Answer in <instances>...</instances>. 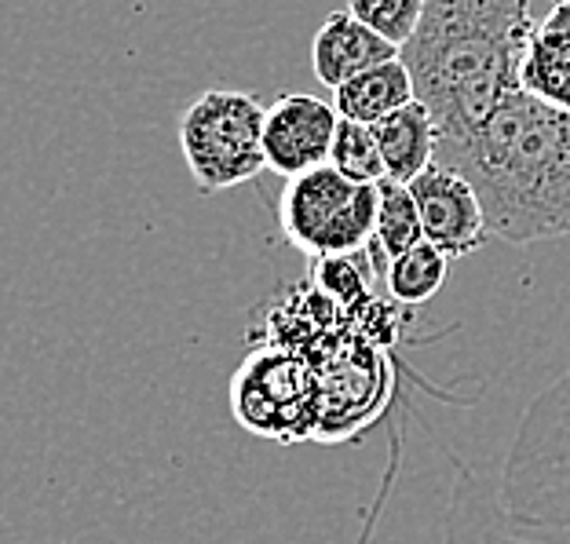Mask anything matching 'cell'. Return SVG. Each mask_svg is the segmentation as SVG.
I'll use <instances>...</instances> for the list:
<instances>
[{
  "label": "cell",
  "instance_id": "cell-13",
  "mask_svg": "<svg viewBox=\"0 0 570 544\" xmlns=\"http://www.w3.org/2000/svg\"><path fill=\"white\" fill-rule=\"evenodd\" d=\"M421 241H424L421 212H417V201H413L410 187L395 184V179H381L377 184V230H373L370 253L384 256V264H387Z\"/></svg>",
  "mask_w": 570,
  "mask_h": 544
},
{
  "label": "cell",
  "instance_id": "cell-5",
  "mask_svg": "<svg viewBox=\"0 0 570 544\" xmlns=\"http://www.w3.org/2000/svg\"><path fill=\"white\" fill-rule=\"evenodd\" d=\"M410 194L417 201L424 241L435 245L450 260H461V256L483 249L487 238H494L475 187L453 168L439 161L428 165L410 184Z\"/></svg>",
  "mask_w": 570,
  "mask_h": 544
},
{
  "label": "cell",
  "instance_id": "cell-15",
  "mask_svg": "<svg viewBox=\"0 0 570 544\" xmlns=\"http://www.w3.org/2000/svg\"><path fill=\"white\" fill-rule=\"evenodd\" d=\"M330 165L344 179H352V184H358V187H377L381 179H387L373 128L370 125L344 121V118H341V125H336V139H333V150H330Z\"/></svg>",
  "mask_w": 570,
  "mask_h": 544
},
{
  "label": "cell",
  "instance_id": "cell-8",
  "mask_svg": "<svg viewBox=\"0 0 570 544\" xmlns=\"http://www.w3.org/2000/svg\"><path fill=\"white\" fill-rule=\"evenodd\" d=\"M515 81L530 99L570 113V0H552L549 16L534 22Z\"/></svg>",
  "mask_w": 570,
  "mask_h": 544
},
{
  "label": "cell",
  "instance_id": "cell-16",
  "mask_svg": "<svg viewBox=\"0 0 570 544\" xmlns=\"http://www.w3.org/2000/svg\"><path fill=\"white\" fill-rule=\"evenodd\" d=\"M347 11H352L362 26H370L377 37H384L387 44H395L403 51V44L421 26L424 0H347Z\"/></svg>",
  "mask_w": 570,
  "mask_h": 544
},
{
  "label": "cell",
  "instance_id": "cell-10",
  "mask_svg": "<svg viewBox=\"0 0 570 544\" xmlns=\"http://www.w3.org/2000/svg\"><path fill=\"white\" fill-rule=\"evenodd\" d=\"M439 544H541V541L515 534L498 504V486L487 475L469 468V464H461L458 478L450 486Z\"/></svg>",
  "mask_w": 570,
  "mask_h": 544
},
{
  "label": "cell",
  "instance_id": "cell-6",
  "mask_svg": "<svg viewBox=\"0 0 570 544\" xmlns=\"http://www.w3.org/2000/svg\"><path fill=\"white\" fill-rule=\"evenodd\" d=\"M336 125H341V113H336L333 102L307 96V92L278 96L267 107V118H264L267 172L293 179V176L311 172V168L330 165Z\"/></svg>",
  "mask_w": 570,
  "mask_h": 544
},
{
  "label": "cell",
  "instance_id": "cell-12",
  "mask_svg": "<svg viewBox=\"0 0 570 544\" xmlns=\"http://www.w3.org/2000/svg\"><path fill=\"white\" fill-rule=\"evenodd\" d=\"M413 99H417V92H413V77L403 59L381 62V67H373L366 73L352 77V81H344L341 88H333L336 113H341L344 121L370 125V128L384 121L387 113L403 110Z\"/></svg>",
  "mask_w": 570,
  "mask_h": 544
},
{
  "label": "cell",
  "instance_id": "cell-11",
  "mask_svg": "<svg viewBox=\"0 0 570 544\" xmlns=\"http://www.w3.org/2000/svg\"><path fill=\"white\" fill-rule=\"evenodd\" d=\"M373 136H377V147H381L384 176L395 179V184L410 187L428 165H435L439 132H435L432 113H428V107L417 99L373 125Z\"/></svg>",
  "mask_w": 570,
  "mask_h": 544
},
{
  "label": "cell",
  "instance_id": "cell-2",
  "mask_svg": "<svg viewBox=\"0 0 570 544\" xmlns=\"http://www.w3.org/2000/svg\"><path fill=\"white\" fill-rule=\"evenodd\" d=\"M534 22L530 0H424L417 33L399 59L432 113L439 150L469 139L520 88L515 70Z\"/></svg>",
  "mask_w": 570,
  "mask_h": 544
},
{
  "label": "cell",
  "instance_id": "cell-4",
  "mask_svg": "<svg viewBox=\"0 0 570 544\" xmlns=\"http://www.w3.org/2000/svg\"><path fill=\"white\" fill-rule=\"evenodd\" d=\"M264 118L267 107L242 88H209L184 107L176 136L194 187L224 194L267 172Z\"/></svg>",
  "mask_w": 570,
  "mask_h": 544
},
{
  "label": "cell",
  "instance_id": "cell-1",
  "mask_svg": "<svg viewBox=\"0 0 570 544\" xmlns=\"http://www.w3.org/2000/svg\"><path fill=\"white\" fill-rule=\"evenodd\" d=\"M435 161L475 187L494 238L534 245L570 235V113L530 99L523 88Z\"/></svg>",
  "mask_w": 570,
  "mask_h": 544
},
{
  "label": "cell",
  "instance_id": "cell-14",
  "mask_svg": "<svg viewBox=\"0 0 570 544\" xmlns=\"http://www.w3.org/2000/svg\"><path fill=\"white\" fill-rule=\"evenodd\" d=\"M446 270H450V256L439 253L435 245L421 241V245H413V249H406L403 256H395V260H387L384 281L395 304L417 307L443 289Z\"/></svg>",
  "mask_w": 570,
  "mask_h": 544
},
{
  "label": "cell",
  "instance_id": "cell-7",
  "mask_svg": "<svg viewBox=\"0 0 570 544\" xmlns=\"http://www.w3.org/2000/svg\"><path fill=\"white\" fill-rule=\"evenodd\" d=\"M358 184L344 179L333 165L311 168L304 176L285 179L278 198V227L282 238L307 256H315L322 235L336 224L347 205H352Z\"/></svg>",
  "mask_w": 570,
  "mask_h": 544
},
{
  "label": "cell",
  "instance_id": "cell-9",
  "mask_svg": "<svg viewBox=\"0 0 570 544\" xmlns=\"http://www.w3.org/2000/svg\"><path fill=\"white\" fill-rule=\"evenodd\" d=\"M392 59H399V48L387 44L370 26H362L347 8L330 11L318 26L315 41H311V70L330 92Z\"/></svg>",
  "mask_w": 570,
  "mask_h": 544
},
{
  "label": "cell",
  "instance_id": "cell-3",
  "mask_svg": "<svg viewBox=\"0 0 570 544\" xmlns=\"http://www.w3.org/2000/svg\"><path fill=\"white\" fill-rule=\"evenodd\" d=\"M494 486L515 534L570 544V369L523 409Z\"/></svg>",
  "mask_w": 570,
  "mask_h": 544
}]
</instances>
